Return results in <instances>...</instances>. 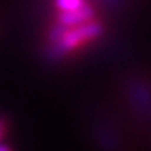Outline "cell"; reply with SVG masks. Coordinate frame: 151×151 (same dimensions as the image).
I'll return each mask as SVG.
<instances>
[{"label":"cell","mask_w":151,"mask_h":151,"mask_svg":"<svg viewBox=\"0 0 151 151\" xmlns=\"http://www.w3.org/2000/svg\"><path fill=\"white\" fill-rule=\"evenodd\" d=\"M104 32L106 27L97 18L76 27L65 28L63 34L57 41L53 43L46 41L44 56L50 63H60L73 53L82 50L88 44L100 40L104 35Z\"/></svg>","instance_id":"cell-1"},{"label":"cell","mask_w":151,"mask_h":151,"mask_svg":"<svg viewBox=\"0 0 151 151\" xmlns=\"http://www.w3.org/2000/svg\"><path fill=\"white\" fill-rule=\"evenodd\" d=\"M0 151H12V148H10L9 145H3V144H0Z\"/></svg>","instance_id":"cell-6"},{"label":"cell","mask_w":151,"mask_h":151,"mask_svg":"<svg viewBox=\"0 0 151 151\" xmlns=\"http://www.w3.org/2000/svg\"><path fill=\"white\" fill-rule=\"evenodd\" d=\"M128 96L129 100L134 104V107L137 109V111H139V114L151 117V82L145 78L141 76H134L128 85Z\"/></svg>","instance_id":"cell-2"},{"label":"cell","mask_w":151,"mask_h":151,"mask_svg":"<svg viewBox=\"0 0 151 151\" xmlns=\"http://www.w3.org/2000/svg\"><path fill=\"white\" fill-rule=\"evenodd\" d=\"M6 128H7V122H6V119L4 117H1L0 116V139L3 138V135L6 134Z\"/></svg>","instance_id":"cell-5"},{"label":"cell","mask_w":151,"mask_h":151,"mask_svg":"<svg viewBox=\"0 0 151 151\" xmlns=\"http://www.w3.org/2000/svg\"><path fill=\"white\" fill-rule=\"evenodd\" d=\"M88 3H90L88 0H53L54 9L57 12H72L84 7Z\"/></svg>","instance_id":"cell-4"},{"label":"cell","mask_w":151,"mask_h":151,"mask_svg":"<svg viewBox=\"0 0 151 151\" xmlns=\"http://www.w3.org/2000/svg\"><path fill=\"white\" fill-rule=\"evenodd\" d=\"M96 18H97V10L91 3H88L84 7L72 10V12H57L54 21L65 28H70V27H76V25L90 22Z\"/></svg>","instance_id":"cell-3"}]
</instances>
